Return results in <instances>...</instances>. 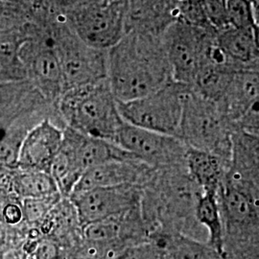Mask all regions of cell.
<instances>
[{
  "mask_svg": "<svg viewBox=\"0 0 259 259\" xmlns=\"http://www.w3.org/2000/svg\"><path fill=\"white\" fill-rule=\"evenodd\" d=\"M88 1L90 0H54V5L57 9L65 11V10L73 8L75 6L81 5Z\"/></svg>",
  "mask_w": 259,
  "mask_h": 259,
  "instance_id": "cell-26",
  "label": "cell"
},
{
  "mask_svg": "<svg viewBox=\"0 0 259 259\" xmlns=\"http://www.w3.org/2000/svg\"><path fill=\"white\" fill-rule=\"evenodd\" d=\"M185 165L188 175L202 191L219 194L230 162L212 153L188 147Z\"/></svg>",
  "mask_w": 259,
  "mask_h": 259,
  "instance_id": "cell-15",
  "label": "cell"
},
{
  "mask_svg": "<svg viewBox=\"0 0 259 259\" xmlns=\"http://www.w3.org/2000/svg\"><path fill=\"white\" fill-rule=\"evenodd\" d=\"M19 170L12 180V186L21 199L41 198L60 193L50 173L37 170Z\"/></svg>",
  "mask_w": 259,
  "mask_h": 259,
  "instance_id": "cell-18",
  "label": "cell"
},
{
  "mask_svg": "<svg viewBox=\"0 0 259 259\" xmlns=\"http://www.w3.org/2000/svg\"><path fill=\"white\" fill-rule=\"evenodd\" d=\"M229 25L258 28V9L250 0H226Z\"/></svg>",
  "mask_w": 259,
  "mask_h": 259,
  "instance_id": "cell-20",
  "label": "cell"
},
{
  "mask_svg": "<svg viewBox=\"0 0 259 259\" xmlns=\"http://www.w3.org/2000/svg\"><path fill=\"white\" fill-rule=\"evenodd\" d=\"M39 3L46 4L47 6H55L54 5V0H37Z\"/></svg>",
  "mask_w": 259,
  "mask_h": 259,
  "instance_id": "cell-28",
  "label": "cell"
},
{
  "mask_svg": "<svg viewBox=\"0 0 259 259\" xmlns=\"http://www.w3.org/2000/svg\"><path fill=\"white\" fill-rule=\"evenodd\" d=\"M5 238H6L5 230H4L3 226L0 224V245H2L5 242Z\"/></svg>",
  "mask_w": 259,
  "mask_h": 259,
  "instance_id": "cell-27",
  "label": "cell"
},
{
  "mask_svg": "<svg viewBox=\"0 0 259 259\" xmlns=\"http://www.w3.org/2000/svg\"><path fill=\"white\" fill-rule=\"evenodd\" d=\"M258 28L229 25L216 33V44L239 69L259 68Z\"/></svg>",
  "mask_w": 259,
  "mask_h": 259,
  "instance_id": "cell-14",
  "label": "cell"
},
{
  "mask_svg": "<svg viewBox=\"0 0 259 259\" xmlns=\"http://www.w3.org/2000/svg\"><path fill=\"white\" fill-rule=\"evenodd\" d=\"M65 126L52 117L38 121L28 130L21 141L16 167L50 173L52 161L60 150Z\"/></svg>",
  "mask_w": 259,
  "mask_h": 259,
  "instance_id": "cell-11",
  "label": "cell"
},
{
  "mask_svg": "<svg viewBox=\"0 0 259 259\" xmlns=\"http://www.w3.org/2000/svg\"><path fill=\"white\" fill-rule=\"evenodd\" d=\"M56 109L66 127L112 143L124 123L107 78L66 90Z\"/></svg>",
  "mask_w": 259,
  "mask_h": 259,
  "instance_id": "cell-2",
  "label": "cell"
},
{
  "mask_svg": "<svg viewBox=\"0 0 259 259\" xmlns=\"http://www.w3.org/2000/svg\"><path fill=\"white\" fill-rule=\"evenodd\" d=\"M188 90L189 87L172 80L145 96L118 102V110L128 124L177 138Z\"/></svg>",
  "mask_w": 259,
  "mask_h": 259,
  "instance_id": "cell-6",
  "label": "cell"
},
{
  "mask_svg": "<svg viewBox=\"0 0 259 259\" xmlns=\"http://www.w3.org/2000/svg\"><path fill=\"white\" fill-rule=\"evenodd\" d=\"M259 68L235 71L221 99L216 103L234 124L248 111L258 108Z\"/></svg>",
  "mask_w": 259,
  "mask_h": 259,
  "instance_id": "cell-13",
  "label": "cell"
},
{
  "mask_svg": "<svg viewBox=\"0 0 259 259\" xmlns=\"http://www.w3.org/2000/svg\"><path fill=\"white\" fill-rule=\"evenodd\" d=\"M49 32L60 62L64 92L107 78V51L82 41L68 27L62 13Z\"/></svg>",
  "mask_w": 259,
  "mask_h": 259,
  "instance_id": "cell-5",
  "label": "cell"
},
{
  "mask_svg": "<svg viewBox=\"0 0 259 259\" xmlns=\"http://www.w3.org/2000/svg\"><path fill=\"white\" fill-rule=\"evenodd\" d=\"M63 196L61 193L41 197L22 199V214L23 219L31 224H38L45 221L48 214L58 204Z\"/></svg>",
  "mask_w": 259,
  "mask_h": 259,
  "instance_id": "cell-22",
  "label": "cell"
},
{
  "mask_svg": "<svg viewBox=\"0 0 259 259\" xmlns=\"http://www.w3.org/2000/svg\"><path fill=\"white\" fill-rule=\"evenodd\" d=\"M253 184L225 176L220 193L222 195L225 209L232 221L247 222L254 213Z\"/></svg>",
  "mask_w": 259,
  "mask_h": 259,
  "instance_id": "cell-16",
  "label": "cell"
},
{
  "mask_svg": "<svg viewBox=\"0 0 259 259\" xmlns=\"http://www.w3.org/2000/svg\"><path fill=\"white\" fill-rule=\"evenodd\" d=\"M252 2V4L258 9V0H250Z\"/></svg>",
  "mask_w": 259,
  "mask_h": 259,
  "instance_id": "cell-29",
  "label": "cell"
},
{
  "mask_svg": "<svg viewBox=\"0 0 259 259\" xmlns=\"http://www.w3.org/2000/svg\"><path fill=\"white\" fill-rule=\"evenodd\" d=\"M115 259H164V254L155 245L140 244L123 251Z\"/></svg>",
  "mask_w": 259,
  "mask_h": 259,
  "instance_id": "cell-24",
  "label": "cell"
},
{
  "mask_svg": "<svg viewBox=\"0 0 259 259\" xmlns=\"http://www.w3.org/2000/svg\"><path fill=\"white\" fill-rule=\"evenodd\" d=\"M218 194L203 191L196 206V215L208 232V242L213 250L222 254L224 251V232L222 219L217 201Z\"/></svg>",
  "mask_w": 259,
  "mask_h": 259,
  "instance_id": "cell-17",
  "label": "cell"
},
{
  "mask_svg": "<svg viewBox=\"0 0 259 259\" xmlns=\"http://www.w3.org/2000/svg\"><path fill=\"white\" fill-rule=\"evenodd\" d=\"M204 17L217 33L229 26L226 0H200Z\"/></svg>",
  "mask_w": 259,
  "mask_h": 259,
  "instance_id": "cell-23",
  "label": "cell"
},
{
  "mask_svg": "<svg viewBox=\"0 0 259 259\" xmlns=\"http://www.w3.org/2000/svg\"><path fill=\"white\" fill-rule=\"evenodd\" d=\"M216 32L177 19L162 34L173 80L190 87L206 62Z\"/></svg>",
  "mask_w": 259,
  "mask_h": 259,
  "instance_id": "cell-7",
  "label": "cell"
},
{
  "mask_svg": "<svg viewBox=\"0 0 259 259\" xmlns=\"http://www.w3.org/2000/svg\"><path fill=\"white\" fill-rule=\"evenodd\" d=\"M113 143L154 169L184 165L188 148L176 137L142 129L125 121Z\"/></svg>",
  "mask_w": 259,
  "mask_h": 259,
  "instance_id": "cell-8",
  "label": "cell"
},
{
  "mask_svg": "<svg viewBox=\"0 0 259 259\" xmlns=\"http://www.w3.org/2000/svg\"><path fill=\"white\" fill-rule=\"evenodd\" d=\"M233 132L232 121L217 104L189 88L185 94L177 138L189 148L212 153L230 162Z\"/></svg>",
  "mask_w": 259,
  "mask_h": 259,
  "instance_id": "cell-3",
  "label": "cell"
},
{
  "mask_svg": "<svg viewBox=\"0 0 259 259\" xmlns=\"http://www.w3.org/2000/svg\"><path fill=\"white\" fill-rule=\"evenodd\" d=\"M28 130L18 122L9 126H0V164L16 166L21 141Z\"/></svg>",
  "mask_w": 259,
  "mask_h": 259,
  "instance_id": "cell-19",
  "label": "cell"
},
{
  "mask_svg": "<svg viewBox=\"0 0 259 259\" xmlns=\"http://www.w3.org/2000/svg\"><path fill=\"white\" fill-rule=\"evenodd\" d=\"M140 198V185L100 187L68 197L83 228L91 223L121 217L133 209Z\"/></svg>",
  "mask_w": 259,
  "mask_h": 259,
  "instance_id": "cell-10",
  "label": "cell"
},
{
  "mask_svg": "<svg viewBox=\"0 0 259 259\" xmlns=\"http://www.w3.org/2000/svg\"><path fill=\"white\" fill-rule=\"evenodd\" d=\"M107 79L117 102L140 98L172 81L162 35L128 31L107 51Z\"/></svg>",
  "mask_w": 259,
  "mask_h": 259,
  "instance_id": "cell-1",
  "label": "cell"
},
{
  "mask_svg": "<svg viewBox=\"0 0 259 259\" xmlns=\"http://www.w3.org/2000/svg\"><path fill=\"white\" fill-rule=\"evenodd\" d=\"M120 217H114L83 227L84 240L99 245H108L115 240L120 232Z\"/></svg>",
  "mask_w": 259,
  "mask_h": 259,
  "instance_id": "cell-21",
  "label": "cell"
},
{
  "mask_svg": "<svg viewBox=\"0 0 259 259\" xmlns=\"http://www.w3.org/2000/svg\"><path fill=\"white\" fill-rule=\"evenodd\" d=\"M19 57L28 81L47 101L55 104L64 93L63 76L50 32L25 41Z\"/></svg>",
  "mask_w": 259,
  "mask_h": 259,
  "instance_id": "cell-9",
  "label": "cell"
},
{
  "mask_svg": "<svg viewBox=\"0 0 259 259\" xmlns=\"http://www.w3.org/2000/svg\"><path fill=\"white\" fill-rule=\"evenodd\" d=\"M154 171V168L135 157L111 159L87 169L77 181L69 197L100 187L141 185L152 179Z\"/></svg>",
  "mask_w": 259,
  "mask_h": 259,
  "instance_id": "cell-12",
  "label": "cell"
},
{
  "mask_svg": "<svg viewBox=\"0 0 259 259\" xmlns=\"http://www.w3.org/2000/svg\"><path fill=\"white\" fill-rule=\"evenodd\" d=\"M128 9V0H90L61 13L82 41L108 51L127 33Z\"/></svg>",
  "mask_w": 259,
  "mask_h": 259,
  "instance_id": "cell-4",
  "label": "cell"
},
{
  "mask_svg": "<svg viewBox=\"0 0 259 259\" xmlns=\"http://www.w3.org/2000/svg\"><path fill=\"white\" fill-rule=\"evenodd\" d=\"M2 218L11 226L18 225L19 223L22 221L23 219V214H22V209L21 206H19L16 204H7L3 208H2Z\"/></svg>",
  "mask_w": 259,
  "mask_h": 259,
  "instance_id": "cell-25",
  "label": "cell"
}]
</instances>
